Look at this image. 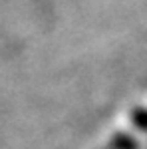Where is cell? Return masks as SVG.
Here are the masks:
<instances>
[{"instance_id": "6da1fadb", "label": "cell", "mask_w": 147, "mask_h": 149, "mask_svg": "<svg viewBox=\"0 0 147 149\" xmlns=\"http://www.w3.org/2000/svg\"><path fill=\"white\" fill-rule=\"evenodd\" d=\"M133 135L131 133H123L121 137H117V139H113L111 141V145H107L105 149H131L133 147Z\"/></svg>"}]
</instances>
